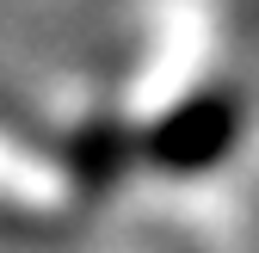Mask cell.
<instances>
[{"instance_id":"obj_1","label":"cell","mask_w":259,"mask_h":253,"mask_svg":"<svg viewBox=\"0 0 259 253\" xmlns=\"http://www.w3.org/2000/svg\"><path fill=\"white\" fill-rule=\"evenodd\" d=\"M235 130H241V105L235 93H198V99H185L173 117H160L148 130V161H160L167 173H198L210 161L235 148Z\"/></svg>"}]
</instances>
